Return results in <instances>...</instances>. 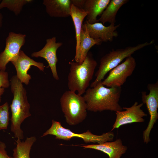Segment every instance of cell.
I'll list each match as a JSON object with an SVG mask.
<instances>
[{
  "mask_svg": "<svg viewBox=\"0 0 158 158\" xmlns=\"http://www.w3.org/2000/svg\"><path fill=\"white\" fill-rule=\"evenodd\" d=\"M136 66L135 59L130 56L123 62L110 71L108 76L101 84L109 87H121L127 78L132 74Z\"/></svg>",
  "mask_w": 158,
  "mask_h": 158,
  "instance_id": "cell-8",
  "label": "cell"
},
{
  "mask_svg": "<svg viewBox=\"0 0 158 158\" xmlns=\"http://www.w3.org/2000/svg\"><path fill=\"white\" fill-rule=\"evenodd\" d=\"M129 1L128 0H111L98 19L103 24L107 22L115 24L116 14L118 10L123 5Z\"/></svg>",
  "mask_w": 158,
  "mask_h": 158,
  "instance_id": "cell-19",
  "label": "cell"
},
{
  "mask_svg": "<svg viewBox=\"0 0 158 158\" xmlns=\"http://www.w3.org/2000/svg\"><path fill=\"white\" fill-rule=\"evenodd\" d=\"M11 62L16 69L17 78L26 85L29 84L31 79V76L28 73L31 66H36L42 71H44L45 67L43 63L35 61L21 50L16 59Z\"/></svg>",
  "mask_w": 158,
  "mask_h": 158,
  "instance_id": "cell-12",
  "label": "cell"
},
{
  "mask_svg": "<svg viewBox=\"0 0 158 158\" xmlns=\"http://www.w3.org/2000/svg\"><path fill=\"white\" fill-rule=\"evenodd\" d=\"M36 140L34 136L27 137L24 141L17 139L16 141V146L13 150V158H30L31 149Z\"/></svg>",
  "mask_w": 158,
  "mask_h": 158,
  "instance_id": "cell-20",
  "label": "cell"
},
{
  "mask_svg": "<svg viewBox=\"0 0 158 158\" xmlns=\"http://www.w3.org/2000/svg\"><path fill=\"white\" fill-rule=\"evenodd\" d=\"M62 44L61 42H56V37H54L46 40L45 45L41 50L31 54L32 57H40L45 59L48 64V67L50 68L53 78L56 80L59 79L56 67L58 61L56 51Z\"/></svg>",
  "mask_w": 158,
  "mask_h": 158,
  "instance_id": "cell-11",
  "label": "cell"
},
{
  "mask_svg": "<svg viewBox=\"0 0 158 158\" xmlns=\"http://www.w3.org/2000/svg\"><path fill=\"white\" fill-rule=\"evenodd\" d=\"M143 104L135 102L130 107H123V109L124 111L116 112V119L111 131L126 124L144 122V117L147 114L141 109Z\"/></svg>",
  "mask_w": 158,
  "mask_h": 158,
  "instance_id": "cell-10",
  "label": "cell"
},
{
  "mask_svg": "<svg viewBox=\"0 0 158 158\" xmlns=\"http://www.w3.org/2000/svg\"><path fill=\"white\" fill-rule=\"evenodd\" d=\"M6 145L5 144L1 141L0 142V158H13L7 154L6 150Z\"/></svg>",
  "mask_w": 158,
  "mask_h": 158,
  "instance_id": "cell-24",
  "label": "cell"
},
{
  "mask_svg": "<svg viewBox=\"0 0 158 158\" xmlns=\"http://www.w3.org/2000/svg\"><path fill=\"white\" fill-rule=\"evenodd\" d=\"M60 103L66 122L70 126L77 125L87 116V107L83 96L70 90L61 96Z\"/></svg>",
  "mask_w": 158,
  "mask_h": 158,
  "instance_id": "cell-5",
  "label": "cell"
},
{
  "mask_svg": "<svg viewBox=\"0 0 158 158\" xmlns=\"http://www.w3.org/2000/svg\"><path fill=\"white\" fill-rule=\"evenodd\" d=\"M147 88L149 91L148 94L145 92H141L142 101L143 104H146L150 116L148 125L143 133V140L146 144L150 141V134L158 118V81L155 83L148 84Z\"/></svg>",
  "mask_w": 158,
  "mask_h": 158,
  "instance_id": "cell-7",
  "label": "cell"
},
{
  "mask_svg": "<svg viewBox=\"0 0 158 158\" xmlns=\"http://www.w3.org/2000/svg\"><path fill=\"white\" fill-rule=\"evenodd\" d=\"M32 0H3L0 3V10L6 8L18 15L24 5L32 1Z\"/></svg>",
  "mask_w": 158,
  "mask_h": 158,
  "instance_id": "cell-21",
  "label": "cell"
},
{
  "mask_svg": "<svg viewBox=\"0 0 158 158\" xmlns=\"http://www.w3.org/2000/svg\"><path fill=\"white\" fill-rule=\"evenodd\" d=\"M84 25L91 37L100 39L104 42H112L114 37L118 36V34L116 30L120 25V24L115 25L110 24L109 26H106L101 22L90 24L87 20Z\"/></svg>",
  "mask_w": 158,
  "mask_h": 158,
  "instance_id": "cell-13",
  "label": "cell"
},
{
  "mask_svg": "<svg viewBox=\"0 0 158 158\" xmlns=\"http://www.w3.org/2000/svg\"><path fill=\"white\" fill-rule=\"evenodd\" d=\"M72 145L82 147L84 149H92L101 151L108 155L109 158H120L127 150V147L123 144L120 138L114 141H107L99 144Z\"/></svg>",
  "mask_w": 158,
  "mask_h": 158,
  "instance_id": "cell-14",
  "label": "cell"
},
{
  "mask_svg": "<svg viewBox=\"0 0 158 158\" xmlns=\"http://www.w3.org/2000/svg\"><path fill=\"white\" fill-rule=\"evenodd\" d=\"M121 92V87H106L101 82L88 88L83 96L87 110L93 112L122 111L123 108L119 104Z\"/></svg>",
  "mask_w": 158,
  "mask_h": 158,
  "instance_id": "cell-2",
  "label": "cell"
},
{
  "mask_svg": "<svg viewBox=\"0 0 158 158\" xmlns=\"http://www.w3.org/2000/svg\"><path fill=\"white\" fill-rule=\"evenodd\" d=\"M102 42L100 39L91 37L84 24L83 25L80 37V52L77 63H81L85 59L90 49L95 45H100Z\"/></svg>",
  "mask_w": 158,
  "mask_h": 158,
  "instance_id": "cell-18",
  "label": "cell"
},
{
  "mask_svg": "<svg viewBox=\"0 0 158 158\" xmlns=\"http://www.w3.org/2000/svg\"><path fill=\"white\" fill-rule=\"evenodd\" d=\"M48 135L55 136V138L64 140H70L74 137L82 139L86 143L90 142L99 144L107 141H111L114 138V134L111 131L103 133L100 135L92 133L89 130L81 133H77L63 127L61 123L54 120L52 121L51 127L44 132L41 137Z\"/></svg>",
  "mask_w": 158,
  "mask_h": 158,
  "instance_id": "cell-6",
  "label": "cell"
},
{
  "mask_svg": "<svg viewBox=\"0 0 158 158\" xmlns=\"http://www.w3.org/2000/svg\"><path fill=\"white\" fill-rule=\"evenodd\" d=\"M47 13L50 17L66 18L70 16L71 0H44Z\"/></svg>",
  "mask_w": 158,
  "mask_h": 158,
  "instance_id": "cell-15",
  "label": "cell"
},
{
  "mask_svg": "<svg viewBox=\"0 0 158 158\" xmlns=\"http://www.w3.org/2000/svg\"><path fill=\"white\" fill-rule=\"evenodd\" d=\"M110 0H85L83 9L87 13L86 20L90 24L99 22L98 16L101 15Z\"/></svg>",
  "mask_w": 158,
  "mask_h": 158,
  "instance_id": "cell-16",
  "label": "cell"
},
{
  "mask_svg": "<svg viewBox=\"0 0 158 158\" xmlns=\"http://www.w3.org/2000/svg\"><path fill=\"white\" fill-rule=\"evenodd\" d=\"M9 106L7 102L0 105V130L6 129L10 120Z\"/></svg>",
  "mask_w": 158,
  "mask_h": 158,
  "instance_id": "cell-22",
  "label": "cell"
},
{
  "mask_svg": "<svg viewBox=\"0 0 158 158\" xmlns=\"http://www.w3.org/2000/svg\"><path fill=\"white\" fill-rule=\"evenodd\" d=\"M70 71L68 77L69 90L77 92L82 95L84 94L92 79L97 63L89 52L81 64L75 61L70 63Z\"/></svg>",
  "mask_w": 158,
  "mask_h": 158,
  "instance_id": "cell-3",
  "label": "cell"
},
{
  "mask_svg": "<svg viewBox=\"0 0 158 158\" xmlns=\"http://www.w3.org/2000/svg\"><path fill=\"white\" fill-rule=\"evenodd\" d=\"M26 37L25 34L9 32L5 40L4 49L0 53V71H5L7 64L18 56L25 44Z\"/></svg>",
  "mask_w": 158,
  "mask_h": 158,
  "instance_id": "cell-9",
  "label": "cell"
},
{
  "mask_svg": "<svg viewBox=\"0 0 158 158\" xmlns=\"http://www.w3.org/2000/svg\"><path fill=\"white\" fill-rule=\"evenodd\" d=\"M1 1L0 0V2ZM3 16L2 13L0 12V30L3 25Z\"/></svg>",
  "mask_w": 158,
  "mask_h": 158,
  "instance_id": "cell-26",
  "label": "cell"
},
{
  "mask_svg": "<svg viewBox=\"0 0 158 158\" xmlns=\"http://www.w3.org/2000/svg\"><path fill=\"white\" fill-rule=\"evenodd\" d=\"M154 42L152 40L150 42H146L135 46L112 50L104 55L100 60L99 68L95 74L96 78L91 83V87L101 82L107 74L119 64L124 59L131 56L135 51L152 44Z\"/></svg>",
  "mask_w": 158,
  "mask_h": 158,
  "instance_id": "cell-4",
  "label": "cell"
},
{
  "mask_svg": "<svg viewBox=\"0 0 158 158\" xmlns=\"http://www.w3.org/2000/svg\"><path fill=\"white\" fill-rule=\"evenodd\" d=\"M85 0H71V4L76 7L83 9Z\"/></svg>",
  "mask_w": 158,
  "mask_h": 158,
  "instance_id": "cell-25",
  "label": "cell"
},
{
  "mask_svg": "<svg viewBox=\"0 0 158 158\" xmlns=\"http://www.w3.org/2000/svg\"></svg>",
  "mask_w": 158,
  "mask_h": 158,
  "instance_id": "cell-27",
  "label": "cell"
},
{
  "mask_svg": "<svg viewBox=\"0 0 158 158\" xmlns=\"http://www.w3.org/2000/svg\"><path fill=\"white\" fill-rule=\"evenodd\" d=\"M87 13L83 9L79 8L71 4V15L75 27L76 40L75 55L74 59L77 62L79 56L80 47V37L83 21Z\"/></svg>",
  "mask_w": 158,
  "mask_h": 158,
  "instance_id": "cell-17",
  "label": "cell"
},
{
  "mask_svg": "<svg viewBox=\"0 0 158 158\" xmlns=\"http://www.w3.org/2000/svg\"><path fill=\"white\" fill-rule=\"evenodd\" d=\"M10 86L8 74L5 71H0V103L1 101V96L4 94L5 89Z\"/></svg>",
  "mask_w": 158,
  "mask_h": 158,
  "instance_id": "cell-23",
  "label": "cell"
},
{
  "mask_svg": "<svg viewBox=\"0 0 158 158\" xmlns=\"http://www.w3.org/2000/svg\"><path fill=\"white\" fill-rule=\"evenodd\" d=\"M10 82L11 90L13 95L10 105L11 113V131L14 134L15 138L22 140L24 135L21 125L25 119L31 115L30 105L26 90L16 75L11 78Z\"/></svg>",
  "mask_w": 158,
  "mask_h": 158,
  "instance_id": "cell-1",
  "label": "cell"
}]
</instances>
